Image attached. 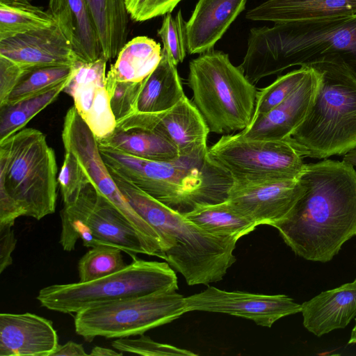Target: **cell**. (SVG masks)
<instances>
[{
	"instance_id": "cell-1",
	"label": "cell",
	"mask_w": 356,
	"mask_h": 356,
	"mask_svg": "<svg viewBox=\"0 0 356 356\" xmlns=\"http://www.w3.org/2000/svg\"><path fill=\"white\" fill-rule=\"evenodd\" d=\"M305 191L275 227L298 256L328 262L356 236V170L343 161L305 164L299 177Z\"/></svg>"
},
{
	"instance_id": "cell-2",
	"label": "cell",
	"mask_w": 356,
	"mask_h": 356,
	"mask_svg": "<svg viewBox=\"0 0 356 356\" xmlns=\"http://www.w3.org/2000/svg\"><path fill=\"white\" fill-rule=\"evenodd\" d=\"M319 61L341 63L356 77V15L253 28L240 67L255 84Z\"/></svg>"
},
{
	"instance_id": "cell-3",
	"label": "cell",
	"mask_w": 356,
	"mask_h": 356,
	"mask_svg": "<svg viewBox=\"0 0 356 356\" xmlns=\"http://www.w3.org/2000/svg\"><path fill=\"white\" fill-rule=\"evenodd\" d=\"M111 175L132 208L161 236L166 248L164 260L184 276L189 286L222 280L236 261L233 252L237 239L206 232L131 183L117 175Z\"/></svg>"
},
{
	"instance_id": "cell-4",
	"label": "cell",
	"mask_w": 356,
	"mask_h": 356,
	"mask_svg": "<svg viewBox=\"0 0 356 356\" xmlns=\"http://www.w3.org/2000/svg\"><path fill=\"white\" fill-rule=\"evenodd\" d=\"M57 170L54 151L40 131L22 129L1 140L0 224L54 213Z\"/></svg>"
},
{
	"instance_id": "cell-5",
	"label": "cell",
	"mask_w": 356,
	"mask_h": 356,
	"mask_svg": "<svg viewBox=\"0 0 356 356\" xmlns=\"http://www.w3.org/2000/svg\"><path fill=\"white\" fill-rule=\"evenodd\" d=\"M307 66L319 72V88L305 120L286 140L302 157L327 159L355 149L356 77L339 62Z\"/></svg>"
},
{
	"instance_id": "cell-6",
	"label": "cell",
	"mask_w": 356,
	"mask_h": 356,
	"mask_svg": "<svg viewBox=\"0 0 356 356\" xmlns=\"http://www.w3.org/2000/svg\"><path fill=\"white\" fill-rule=\"evenodd\" d=\"M101 156L111 173L135 185L152 197L181 213L197 204L227 199L231 181L226 177L212 179L197 163L188 160L159 161L138 158L102 145Z\"/></svg>"
},
{
	"instance_id": "cell-7",
	"label": "cell",
	"mask_w": 356,
	"mask_h": 356,
	"mask_svg": "<svg viewBox=\"0 0 356 356\" xmlns=\"http://www.w3.org/2000/svg\"><path fill=\"white\" fill-rule=\"evenodd\" d=\"M188 84L210 132L230 134L251 124L257 90L228 54L213 49L200 54L189 63Z\"/></svg>"
},
{
	"instance_id": "cell-8",
	"label": "cell",
	"mask_w": 356,
	"mask_h": 356,
	"mask_svg": "<svg viewBox=\"0 0 356 356\" xmlns=\"http://www.w3.org/2000/svg\"><path fill=\"white\" fill-rule=\"evenodd\" d=\"M131 257L124 268L97 280L42 288L37 300L49 310L72 314L97 303L178 289L177 275L167 261Z\"/></svg>"
},
{
	"instance_id": "cell-9",
	"label": "cell",
	"mask_w": 356,
	"mask_h": 356,
	"mask_svg": "<svg viewBox=\"0 0 356 356\" xmlns=\"http://www.w3.org/2000/svg\"><path fill=\"white\" fill-rule=\"evenodd\" d=\"M205 161L234 186L298 179L305 165L287 140H250L240 133L222 136Z\"/></svg>"
},
{
	"instance_id": "cell-10",
	"label": "cell",
	"mask_w": 356,
	"mask_h": 356,
	"mask_svg": "<svg viewBox=\"0 0 356 356\" xmlns=\"http://www.w3.org/2000/svg\"><path fill=\"white\" fill-rule=\"evenodd\" d=\"M185 297L176 290L97 303L75 313L76 333L87 341L98 337L118 339L141 335L186 313Z\"/></svg>"
},
{
	"instance_id": "cell-11",
	"label": "cell",
	"mask_w": 356,
	"mask_h": 356,
	"mask_svg": "<svg viewBox=\"0 0 356 356\" xmlns=\"http://www.w3.org/2000/svg\"><path fill=\"white\" fill-rule=\"evenodd\" d=\"M60 244L74 250L78 239L87 248L111 245L133 256L154 253L120 211L92 184H86L74 201L60 211Z\"/></svg>"
},
{
	"instance_id": "cell-12",
	"label": "cell",
	"mask_w": 356,
	"mask_h": 356,
	"mask_svg": "<svg viewBox=\"0 0 356 356\" xmlns=\"http://www.w3.org/2000/svg\"><path fill=\"white\" fill-rule=\"evenodd\" d=\"M64 149L77 159L88 182L108 198L138 232L154 256L164 259L166 248L157 232L129 204L111 175L99 152L97 140L79 115L74 106L67 111L63 122Z\"/></svg>"
},
{
	"instance_id": "cell-13",
	"label": "cell",
	"mask_w": 356,
	"mask_h": 356,
	"mask_svg": "<svg viewBox=\"0 0 356 356\" xmlns=\"http://www.w3.org/2000/svg\"><path fill=\"white\" fill-rule=\"evenodd\" d=\"M115 128L156 132L175 146L181 159L205 162L210 131L195 104L186 96L166 111L136 112L117 122Z\"/></svg>"
},
{
	"instance_id": "cell-14",
	"label": "cell",
	"mask_w": 356,
	"mask_h": 356,
	"mask_svg": "<svg viewBox=\"0 0 356 356\" xmlns=\"http://www.w3.org/2000/svg\"><path fill=\"white\" fill-rule=\"evenodd\" d=\"M186 311L223 313L270 327L277 320L301 312V305L286 295H265L227 291L209 286L205 290L185 297Z\"/></svg>"
},
{
	"instance_id": "cell-15",
	"label": "cell",
	"mask_w": 356,
	"mask_h": 356,
	"mask_svg": "<svg viewBox=\"0 0 356 356\" xmlns=\"http://www.w3.org/2000/svg\"><path fill=\"white\" fill-rule=\"evenodd\" d=\"M107 60L102 56L90 63L76 62L64 88L97 140L111 134L116 127L106 86Z\"/></svg>"
},
{
	"instance_id": "cell-16",
	"label": "cell",
	"mask_w": 356,
	"mask_h": 356,
	"mask_svg": "<svg viewBox=\"0 0 356 356\" xmlns=\"http://www.w3.org/2000/svg\"><path fill=\"white\" fill-rule=\"evenodd\" d=\"M305 191L300 178L246 186H230L227 200L257 225L274 226L289 215Z\"/></svg>"
},
{
	"instance_id": "cell-17",
	"label": "cell",
	"mask_w": 356,
	"mask_h": 356,
	"mask_svg": "<svg viewBox=\"0 0 356 356\" xmlns=\"http://www.w3.org/2000/svg\"><path fill=\"white\" fill-rule=\"evenodd\" d=\"M0 55L24 69L70 65L79 61L56 23L0 40Z\"/></svg>"
},
{
	"instance_id": "cell-18",
	"label": "cell",
	"mask_w": 356,
	"mask_h": 356,
	"mask_svg": "<svg viewBox=\"0 0 356 356\" xmlns=\"http://www.w3.org/2000/svg\"><path fill=\"white\" fill-rule=\"evenodd\" d=\"M320 81L319 72L312 67L311 72L293 93L270 111L253 120L248 127L239 132L240 134L250 140H282L288 138L308 115L314 104Z\"/></svg>"
},
{
	"instance_id": "cell-19",
	"label": "cell",
	"mask_w": 356,
	"mask_h": 356,
	"mask_svg": "<svg viewBox=\"0 0 356 356\" xmlns=\"http://www.w3.org/2000/svg\"><path fill=\"white\" fill-rule=\"evenodd\" d=\"M58 345L51 321L29 312L0 314V356H51Z\"/></svg>"
},
{
	"instance_id": "cell-20",
	"label": "cell",
	"mask_w": 356,
	"mask_h": 356,
	"mask_svg": "<svg viewBox=\"0 0 356 356\" xmlns=\"http://www.w3.org/2000/svg\"><path fill=\"white\" fill-rule=\"evenodd\" d=\"M247 0H199L186 24L187 51L202 54L217 41L245 9Z\"/></svg>"
},
{
	"instance_id": "cell-21",
	"label": "cell",
	"mask_w": 356,
	"mask_h": 356,
	"mask_svg": "<svg viewBox=\"0 0 356 356\" xmlns=\"http://www.w3.org/2000/svg\"><path fill=\"white\" fill-rule=\"evenodd\" d=\"M303 325L315 336L346 327L356 318V279L301 305Z\"/></svg>"
},
{
	"instance_id": "cell-22",
	"label": "cell",
	"mask_w": 356,
	"mask_h": 356,
	"mask_svg": "<svg viewBox=\"0 0 356 356\" xmlns=\"http://www.w3.org/2000/svg\"><path fill=\"white\" fill-rule=\"evenodd\" d=\"M79 62H94L102 50L86 0H49V10Z\"/></svg>"
},
{
	"instance_id": "cell-23",
	"label": "cell",
	"mask_w": 356,
	"mask_h": 356,
	"mask_svg": "<svg viewBox=\"0 0 356 356\" xmlns=\"http://www.w3.org/2000/svg\"><path fill=\"white\" fill-rule=\"evenodd\" d=\"M356 15V0H268L246 13L253 21L275 24Z\"/></svg>"
},
{
	"instance_id": "cell-24",
	"label": "cell",
	"mask_w": 356,
	"mask_h": 356,
	"mask_svg": "<svg viewBox=\"0 0 356 356\" xmlns=\"http://www.w3.org/2000/svg\"><path fill=\"white\" fill-rule=\"evenodd\" d=\"M186 97L175 65L162 49L156 67L144 80L137 102V111L156 113L166 111Z\"/></svg>"
},
{
	"instance_id": "cell-25",
	"label": "cell",
	"mask_w": 356,
	"mask_h": 356,
	"mask_svg": "<svg viewBox=\"0 0 356 356\" xmlns=\"http://www.w3.org/2000/svg\"><path fill=\"white\" fill-rule=\"evenodd\" d=\"M97 140L99 145L144 159L159 161L181 159L172 143L161 134L150 130L115 128L108 136Z\"/></svg>"
},
{
	"instance_id": "cell-26",
	"label": "cell",
	"mask_w": 356,
	"mask_h": 356,
	"mask_svg": "<svg viewBox=\"0 0 356 356\" xmlns=\"http://www.w3.org/2000/svg\"><path fill=\"white\" fill-rule=\"evenodd\" d=\"M99 38L103 57H117L129 33L127 0H86Z\"/></svg>"
},
{
	"instance_id": "cell-27",
	"label": "cell",
	"mask_w": 356,
	"mask_h": 356,
	"mask_svg": "<svg viewBox=\"0 0 356 356\" xmlns=\"http://www.w3.org/2000/svg\"><path fill=\"white\" fill-rule=\"evenodd\" d=\"M161 57L159 43L147 36L136 37L122 47L106 78L118 81H143L156 67Z\"/></svg>"
},
{
	"instance_id": "cell-28",
	"label": "cell",
	"mask_w": 356,
	"mask_h": 356,
	"mask_svg": "<svg viewBox=\"0 0 356 356\" xmlns=\"http://www.w3.org/2000/svg\"><path fill=\"white\" fill-rule=\"evenodd\" d=\"M183 215L209 234L237 240L258 226L227 200L218 203L197 204Z\"/></svg>"
},
{
	"instance_id": "cell-29",
	"label": "cell",
	"mask_w": 356,
	"mask_h": 356,
	"mask_svg": "<svg viewBox=\"0 0 356 356\" xmlns=\"http://www.w3.org/2000/svg\"><path fill=\"white\" fill-rule=\"evenodd\" d=\"M56 23L49 10L29 0H0V40Z\"/></svg>"
},
{
	"instance_id": "cell-30",
	"label": "cell",
	"mask_w": 356,
	"mask_h": 356,
	"mask_svg": "<svg viewBox=\"0 0 356 356\" xmlns=\"http://www.w3.org/2000/svg\"><path fill=\"white\" fill-rule=\"evenodd\" d=\"M70 79L15 103L0 106V140L24 129L34 116L54 102Z\"/></svg>"
},
{
	"instance_id": "cell-31",
	"label": "cell",
	"mask_w": 356,
	"mask_h": 356,
	"mask_svg": "<svg viewBox=\"0 0 356 356\" xmlns=\"http://www.w3.org/2000/svg\"><path fill=\"white\" fill-rule=\"evenodd\" d=\"M75 64L26 69L4 104L15 103L68 79L73 73Z\"/></svg>"
},
{
	"instance_id": "cell-32",
	"label": "cell",
	"mask_w": 356,
	"mask_h": 356,
	"mask_svg": "<svg viewBox=\"0 0 356 356\" xmlns=\"http://www.w3.org/2000/svg\"><path fill=\"white\" fill-rule=\"evenodd\" d=\"M122 250L111 245L91 248L79 261V282H87L121 270L127 266Z\"/></svg>"
},
{
	"instance_id": "cell-33",
	"label": "cell",
	"mask_w": 356,
	"mask_h": 356,
	"mask_svg": "<svg viewBox=\"0 0 356 356\" xmlns=\"http://www.w3.org/2000/svg\"><path fill=\"white\" fill-rule=\"evenodd\" d=\"M311 70L309 66H300L278 76L271 84L257 91L252 120L268 113L284 101L298 88Z\"/></svg>"
},
{
	"instance_id": "cell-34",
	"label": "cell",
	"mask_w": 356,
	"mask_h": 356,
	"mask_svg": "<svg viewBox=\"0 0 356 356\" xmlns=\"http://www.w3.org/2000/svg\"><path fill=\"white\" fill-rule=\"evenodd\" d=\"M186 24L181 10L175 16L169 13L165 15L158 30L163 44V50L175 65L183 62L186 54Z\"/></svg>"
},
{
	"instance_id": "cell-35",
	"label": "cell",
	"mask_w": 356,
	"mask_h": 356,
	"mask_svg": "<svg viewBox=\"0 0 356 356\" xmlns=\"http://www.w3.org/2000/svg\"><path fill=\"white\" fill-rule=\"evenodd\" d=\"M144 80L140 82L118 81L106 78L110 105L116 122L137 111V102Z\"/></svg>"
},
{
	"instance_id": "cell-36",
	"label": "cell",
	"mask_w": 356,
	"mask_h": 356,
	"mask_svg": "<svg viewBox=\"0 0 356 356\" xmlns=\"http://www.w3.org/2000/svg\"><path fill=\"white\" fill-rule=\"evenodd\" d=\"M111 345L115 350L120 352L145 356L197 355L196 353L186 349L156 342L143 334H141L138 339L118 338L112 341Z\"/></svg>"
},
{
	"instance_id": "cell-37",
	"label": "cell",
	"mask_w": 356,
	"mask_h": 356,
	"mask_svg": "<svg viewBox=\"0 0 356 356\" xmlns=\"http://www.w3.org/2000/svg\"><path fill=\"white\" fill-rule=\"evenodd\" d=\"M63 204L74 201L81 189L89 184L76 156L65 149L64 161L58 176Z\"/></svg>"
},
{
	"instance_id": "cell-38",
	"label": "cell",
	"mask_w": 356,
	"mask_h": 356,
	"mask_svg": "<svg viewBox=\"0 0 356 356\" xmlns=\"http://www.w3.org/2000/svg\"><path fill=\"white\" fill-rule=\"evenodd\" d=\"M181 0H132L127 5L130 17L146 21L171 13Z\"/></svg>"
},
{
	"instance_id": "cell-39",
	"label": "cell",
	"mask_w": 356,
	"mask_h": 356,
	"mask_svg": "<svg viewBox=\"0 0 356 356\" xmlns=\"http://www.w3.org/2000/svg\"><path fill=\"white\" fill-rule=\"evenodd\" d=\"M26 69L0 55V106L3 105Z\"/></svg>"
},
{
	"instance_id": "cell-40",
	"label": "cell",
	"mask_w": 356,
	"mask_h": 356,
	"mask_svg": "<svg viewBox=\"0 0 356 356\" xmlns=\"http://www.w3.org/2000/svg\"><path fill=\"white\" fill-rule=\"evenodd\" d=\"M14 224H0V273L13 263L12 253L17 239L13 229Z\"/></svg>"
},
{
	"instance_id": "cell-41",
	"label": "cell",
	"mask_w": 356,
	"mask_h": 356,
	"mask_svg": "<svg viewBox=\"0 0 356 356\" xmlns=\"http://www.w3.org/2000/svg\"><path fill=\"white\" fill-rule=\"evenodd\" d=\"M83 346L76 342L69 341L63 345H58L51 356H87Z\"/></svg>"
},
{
	"instance_id": "cell-42",
	"label": "cell",
	"mask_w": 356,
	"mask_h": 356,
	"mask_svg": "<svg viewBox=\"0 0 356 356\" xmlns=\"http://www.w3.org/2000/svg\"><path fill=\"white\" fill-rule=\"evenodd\" d=\"M89 355L93 356H122L123 353L119 350L116 351L111 348L95 346L92 348Z\"/></svg>"
},
{
	"instance_id": "cell-43",
	"label": "cell",
	"mask_w": 356,
	"mask_h": 356,
	"mask_svg": "<svg viewBox=\"0 0 356 356\" xmlns=\"http://www.w3.org/2000/svg\"><path fill=\"white\" fill-rule=\"evenodd\" d=\"M342 161L353 166H356V149L344 154Z\"/></svg>"
},
{
	"instance_id": "cell-44",
	"label": "cell",
	"mask_w": 356,
	"mask_h": 356,
	"mask_svg": "<svg viewBox=\"0 0 356 356\" xmlns=\"http://www.w3.org/2000/svg\"><path fill=\"white\" fill-rule=\"evenodd\" d=\"M355 323L352 330L350 339L348 342V344H356V318H355Z\"/></svg>"
},
{
	"instance_id": "cell-45",
	"label": "cell",
	"mask_w": 356,
	"mask_h": 356,
	"mask_svg": "<svg viewBox=\"0 0 356 356\" xmlns=\"http://www.w3.org/2000/svg\"><path fill=\"white\" fill-rule=\"evenodd\" d=\"M132 0H127V6L131 1Z\"/></svg>"
}]
</instances>
